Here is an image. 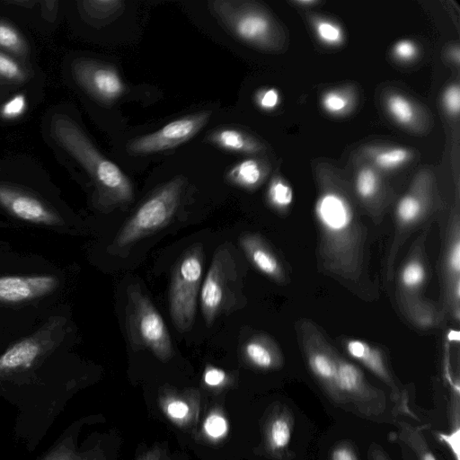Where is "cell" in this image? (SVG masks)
<instances>
[{
  "mask_svg": "<svg viewBox=\"0 0 460 460\" xmlns=\"http://www.w3.org/2000/svg\"><path fill=\"white\" fill-rule=\"evenodd\" d=\"M294 417L284 406H279L270 416L265 428V444L269 452L280 457L286 454L292 441Z\"/></svg>",
  "mask_w": 460,
  "mask_h": 460,
  "instance_id": "obj_19",
  "label": "cell"
},
{
  "mask_svg": "<svg viewBox=\"0 0 460 460\" xmlns=\"http://www.w3.org/2000/svg\"><path fill=\"white\" fill-rule=\"evenodd\" d=\"M166 412L173 420H183L188 416L190 407L184 401L172 400L166 405Z\"/></svg>",
  "mask_w": 460,
  "mask_h": 460,
  "instance_id": "obj_39",
  "label": "cell"
},
{
  "mask_svg": "<svg viewBox=\"0 0 460 460\" xmlns=\"http://www.w3.org/2000/svg\"><path fill=\"white\" fill-rule=\"evenodd\" d=\"M315 216L320 268L358 295L369 293L366 230L349 199L336 190L324 191L315 204Z\"/></svg>",
  "mask_w": 460,
  "mask_h": 460,
  "instance_id": "obj_1",
  "label": "cell"
},
{
  "mask_svg": "<svg viewBox=\"0 0 460 460\" xmlns=\"http://www.w3.org/2000/svg\"><path fill=\"white\" fill-rule=\"evenodd\" d=\"M137 460H169L159 449H152L142 455Z\"/></svg>",
  "mask_w": 460,
  "mask_h": 460,
  "instance_id": "obj_44",
  "label": "cell"
},
{
  "mask_svg": "<svg viewBox=\"0 0 460 460\" xmlns=\"http://www.w3.org/2000/svg\"><path fill=\"white\" fill-rule=\"evenodd\" d=\"M440 286L442 311L454 321L460 319V216L453 210L445 224L441 260Z\"/></svg>",
  "mask_w": 460,
  "mask_h": 460,
  "instance_id": "obj_8",
  "label": "cell"
},
{
  "mask_svg": "<svg viewBox=\"0 0 460 460\" xmlns=\"http://www.w3.org/2000/svg\"><path fill=\"white\" fill-rule=\"evenodd\" d=\"M408 157V153L402 148H394L379 153L376 156V164L385 169H391L399 166Z\"/></svg>",
  "mask_w": 460,
  "mask_h": 460,
  "instance_id": "obj_32",
  "label": "cell"
},
{
  "mask_svg": "<svg viewBox=\"0 0 460 460\" xmlns=\"http://www.w3.org/2000/svg\"><path fill=\"white\" fill-rule=\"evenodd\" d=\"M51 133L57 143L87 171L107 199L115 204L132 199L133 186L129 179L95 148L75 121L56 114L51 119Z\"/></svg>",
  "mask_w": 460,
  "mask_h": 460,
  "instance_id": "obj_2",
  "label": "cell"
},
{
  "mask_svg": "<svg viewBox=\"0 0 460 460\" xmlns=\"http://www.w3.org/2000/svg\"><path fill=\"white\" fill-rule=\"evenodd\" d=\"M42 460H101L95 451L79 453L73 443L63 440L55 447Z\"/></svg>",
  "mask_w": 460,
  "mask_h": 460,
  "instance_id": "obj_27",
  "label": "cell"
},
{
  "mask_svg": "<svg viewBox=\"0 0 460 460\" xmlns=\"http://www.w3.org/2000/svg\"><path fill=\"white\" fill-rule=\"evenodd\" d=\"M336 382L345 403L352 402L367 415H379L385 408L384 393L373 386L356 365L340 354L336 359Z\"/></svg>",
  "mask_w": 460,
  "mask_h": 460,
  "instance_id": "obj_10",
  "label": "cell"
},
{
  "mask_svg": "<svg viewBox=\"0 0 460 460\" xmlns=\"http://www.w3.org/2000/svg\"><path fill=\"white\" fill-rule=\"evenodd\" d=\"M262 174L261 164L257 160L245 159L233 166L228 171L226 178L234 185L253 189L261 182Z\"/></svg>",
  "mask_w": 460,
  "mask_h": 460,
  "instance_id": "obj_23",
  "label": "cell"
},
{
  "mask_svg": "<svg viewBox=\"0 0 460 460\" xmlns=\"http://www.w3.org/2000/svg\"><path fill=\"white\" fill-rule=\"evenodd\" d=\"M236 279L237 268L230 250L226 245L218 247L199 290L201 311L208 326L230 305Z\"/></svg>",
  "mask_w": 460,
  "mask_h": 460,
  "instance_id": "obj_7",
  "label": "cell"
},
{
  "mask_svg": "<svg viewBox=\"0 0 460 460\" xmlns=\"http://www.w3.org/2000/svg\"><path fill=\"white\" fill-rule=\"evenodd\" d=\"M226 375L225 371L214 367H208L204 373V382L210 386H217L225 382Z\"/></svg>",
  "mask_w": 460,
  "mask_h": 460,
  "instance_id": "obj_42",
  "label": "cell"
},
{
  "mask_svg": "<svg viewBox=\"0 0 460 460\" xmlns=\"http://www.w3.org/2000/svg\"><path fill=\"white\" fill-rule=\"evenodd\" d=\"M329 460H359L354 447L346 441L335 445L329 455Z\"/></svg>",
  "mask_w": 460,
  "mask_h": 460,
  "instance_id": "obj_37",
  "label": "cell"
},
{
  "mask_svg": "<svg viewBox=\"0 0 460 460\" xmlns=\"http://www.w3.org/2000/svg\"><path fill=\"white\" fill-rule=\"evenodd\" d=\"M210 116V111H201L175 119L154 133L132 140L128 149L132 154L145 155L174 147L199 132Z\"/></svg>",
  "mask_w": 460,
  "mask_h": 460,
  "instance_id": "obj_11",
  "label": "cell"
},
{
  "mask_svg": "<svg viewBox=\"0 0 460 460\" xmlns=\"http://www.w3.org/2000/svg\"><path fill=\"white\" fill-rule=\"evenodd\" d=\"M401 439L414 452L418 460H438L419 429L406 422H399Z\"/></svg>",
  "mask_w": 460,
  "mask_h": 460,
  "instance_id": "obj_24",
  "label": "cell"
},
{
  "mask_svg": "<svg viewBox=\"0 0 460 460\" xmlns=\"http://www.w3.org/2000/svg\"><path fill=\"white\" fill-rule=\"evenodd\" d=\"M323 104L329 112L339 113L347 107L348 102L337 93H329L323 97Z\"/></svg>",
  "mask_w": 460,
  "mask_h": 460,
  "instance_id": "obj_38",
  "label": "cell"
},
{
  "mask_svg": "<svg viewBox=\"0 0 460 460\" xmlns=\"http://www.w3.org/2000/svg\"><path fill=\"white\" fill-rule=\"evenodd\" d=\"M40 348L31 340H25L0 356V374L20 367H28L38 357Z\"/></svg>",
  "mask_w": 460,
  "mask_h": 460,
  "instance_id": "obj_20",
  "label": "cell"
},
{
  "mask_svg": "<svg viewBox=\"0 0 460 460\" xmlns=\"http://www.w3.org/2000/svg\"><path fill=\"white\" fill-rule=\"evenodd\" d=\"M388 109L400 123L408 124L412 120V107L405 98L400 95H393L388 99Z\"/></svg>",
  "mask_w": 460,
  "mask_h": 460,
  "instance_id": "obj_30",
  "label": "cell"
},
{
  "mask_svg": "<svg viewBox=\"0 0 460 460\" xmlns=\"http://www.w3.org/2000/svg\"><path fill=\"white\" fill-rule=\"evenodd\" d=\"M0 203L22 219L41 223L54 221L53 215L41 201L13 188L0 185Z\"/></svg>",
  "mask_w": 460,
  "mask_h": 460,
  "instance_id": "obj_17",
  "label": "cell"
},
{
  "mask_svg": "<svg viewBox=\"0 0 460 460\" xmlns=\"http://www.w3.org/2000/svg\"><path fill=\"white\" fill-rule=\"evenodd\" d=\"M85 10L94 15L103 16V14L112 13L118 10L120 1H87L83 3Z\"/></svg>",
  "mask_w": 460,
  "mask_h": 460,
  "instance_id": "obj_35",
  "label": "cell"
},
{
  "mask_svg": "<svg viewBox=\"0 0 460 460\" xmlns=\"http://www.w3.org/2000/svg\"><path fill=\"white\" fill-rule=\"evenodd\" d=\"M204 429L209 437L214 438H220L227 430V421L222 415L212 413L206 419Z\"/></svg>",
  "mask_w": 460,
  "mask_h": 460,
  "instance_id": "obj_34",
  "label": "cell"
},
{
  "mask_svg": "<svg viewBox=\"0 0 460 460\" xmlns=\"http://www.w3.org/2000/svg\"><path fill=\"white\" fill-rule=\"evenodd\" d=\"M77 83L93 98L111 102L122 95L125 84L117 70L93 60H77L73 66Z\"/></svg>",
  "mask_w": 460,
  "mask_h": 460,
  "instance_id": "obj_12",
  "label": "cell"
},
{
  "mask_svg": "<svg viewBox=\"0 0 460 460\" xmlns=\"http://www.w3.org/2000/svg\"><path fill=\"white\" fill-rule=\"evenodd\" d=\"M296 331L305 361L318 384L332 401L344 404L336 382V359L339 353L311 320H299Z\"/></svg>",
  "mask_w": 460,
  "mask_h": 460,
  "instance_id": "obj_6",
  "label": "cell"
},
{
  "mask_svg": "<svg viewBox=\"0 0 460 460\" xmlns=\"http://www.w3.org/2000/svg\"><path fill=\"white\" fill-rule=\"evenodd\" d=\"M239 242L247 259L260 272L279 284L288 281L282 261L264 238L258 234L247 233Z\"/></svg>",
  "mask_w": 460,
  "mask_h": 460,
  "instance_id": "obj_15",
  "label": "cell"
},
{
  "mask_svg": "<svg viewBox=\"0 0 460 460\" xmlns=\"http://www.w3.org/2000/svg\"><path fill=\"white\" fill-rule=\"evenodd\" d=\"M444 102L447 111L457 113L460 108V92L457 85H452L445 93Z\"/></svg>",
  "mask_w": 460,
  "mask_h": 460,
  "instance_id": "obj_40",
  "label": "cell"
},
{
  "mask_svg": "<svg viewBox=\"0 0 460 460\" xmlns=\"http://www.w3.org/2000/svg\"><path fill=\"white\" fill-rule=\"evenodd\" d=\"M128 298V332L132 345L149 349L161 360L169 359L172 355V341L159 312L136 288H129Z\"/></svg>",
  "mask_w": 460,
  "mask_h": 460,
  "instance_id": "obj_5",
  "label": "cell"
},
{
  "mask_svg": "<svg viewBox=\"0 0 460 460\" xmlns=\"http://www.w3.org/2000/svg\"><path fill=\"white\" fill-rule=\"evenodd\" d=\"M404 316L420 329H431L438 326L445 318L442 309L421 298L402 308Z\"/></svg>",
  "mask_w": 460,
  "mask_h": 460,
  "instance_id": "obj_21",
  "label": "cell"
},
{
  "mask_svg": "<svg viewBox=\"0 0 460 460\" xmlns=\"http://www.w3.org/2000/svg\"><path fill=\"white\" fill-rule=\"evenodd\" d=\"M346 352L387 385L396 399H407L400 390L381 349L358 339H345Z\"/></svg>",
  "mask_w": 460,
  "mask_h": 460,
  "instance_id": "obj_14",
  "label": "cell"
},
{
  "mask_svg": "<svg viewBox=\"0 0 460 460\" xmlns=\"http://www.w3.org/2000/svg\"><path fill=\"white\" fill-rule=\"evenodd\" d=\"M27 109V99L23 93H18L6 101L0 108V117L4 119H15Z\"/></svg>",
  "mask_w": 460,
  "mask_h": 460,
  "instance_id": "obj_31",
  "label": "cell"
},
{
  "mask_svg": "<svg viewBox=\"0 0 460 460\" xmlns=\"http://www.w3.org/2000/svg\"><path fill=\"white\" fill-rule=\"evenodd\" d=\"M427 234L428 230L420 234L399 270L397 300L401 309L421 298L429 277L425 250Z\"/></svg>",
  "mask_w": 460,
  "mask_h": 460,
  "instance_id": "obj_13",
  "label": "cell"
},
{
  "mask_svg": "<svg viewBox=\"0 0 460 460\" xmlns=\"http://www.w3.org/2000/svg\"><path fill=\"white\" fill-rule=\"evenodd\" d=\"M183 184L181 177L174 178L145 200L119 232L116 246H128L164 227L177 209Z\"/></svg>",
  "mask_w": 460,
  "mask_h": 460,
  "instance_id": "obj_4",
  "label": "cell"
},
{
  "mask_svg": "<svg viewBox=\"0 0 460 460\" xmlns=\"http://www.w3.org/2000/svg\"><path fill=\"white\" fill-rule=\"evenodd\" d=\"M259 105L265 110H270L279 102V93L275 89H268L261 92L257 96Z\"/></svg>",
  "mask_w": 460,
  "mask_h": 460,
  "instance_id": "obj_41",
  "label": "cell"
},
{
  "mask_svg": "<svg viewBox=\"0 0 460 460\" xmlns=\"http://www.w3.org/2000/svg\"><path fill=\"white\" fill-rule=\"evenodd\" d=\"M370 460H389L385 452L378 446H372L369 449Z\"/></svg>",
  "mask_w": 460,
  "mask_h": 460,
  "instance_id": "obj_45",
  "label": "cell"
},
{
  "mask_svg": "<svg viewBox=\"0 0 460 460\" xmlns=\"http://www.w3.org/2000/svg\"><path fill=\"white\" fill-rule=\"evenodd\" d=\"M0 49L17 56L27 53V44L22 34L10 23L0 21Z\"/></svg>",
  "mask_w": 460,
  "mask_h": 460,
  "instance_id": "obj_26",
  "label": "cell"
},
{
  "mask_svg": "<svg viewBox=\"0 0 460 460\" xmlns=\"http://www.w3.org/2000/svg\"><path fill=\"white\" fill-rule=\"evenodd\" d=\"M394 54L401 59L409 60L415 56L416 48L412 42L402 40L394 46Z\"/></svg>",
  "mask_w": 460,
  "mask_h": 460,
  "instance_id": "obj_43",
  "label": "cell"
},
{
  "mask_svg": "<svg viewBox=\"0 0 460 460\" xmlns=\"http://www.w3.org/2000/svg\"><path fill=\"white\" fill-rule=\"evenodd\" d=\"M216 146L231 152H252L256 146L243 131L236 128H221L209 136Z\"/></svg>",
  "mask_w": 460,
  "mask_h": 460,
  "instance_id": "obj_22",
  "label": "cell"
},
{
  "mask_svg": "<svg viewBox=\"0 0 460 460\" xmlns=\"http://www.w3.org/2000/svg\"><path fill=\"white\" fill-rule=\"evenodd\" d=\"M204 253L200 244L192 245L176 262L169 289V309L174 327L180 332L193 324L203 273Z\"/></svg>",
  "mask_w": 460,
  "mask_h": 460,
  "instance_id": "obj_3",
  "label": "cell"
},
{
  "mask_svg": "<svg viewBox=\"0 0 460 460\" xmlns=\"http://www.w3.org/2000/svg\"><path fill=\"white\" fill-rule=\"evenodd\" d=\"M214 15L236 37L250 44L267 40L271 23L265 13L247 2L223 0L209 3Z\"/></svg>",
  "mask_w": 460,
  "mask_h": 460,
  "instance_id": "obj_9",
  "label": "cell"
},
{
  "mask_svg": "<svg viewBox=\"0 0 460 460\" xmlns=\"http://www.w3.org/2000/svg\"><path fill=\"white\" fill-rule=\"evenodd\" d=\"M438 438L441 442L446 444L455 460H460V427L459 420H453V427L449 433H438Z\"/></svg>",
  "mask_w": 460,
  "mask_h": 460,
  "instance_id": "obj_33",
  "label": "cell"
},
{
  "mask_svg": "<svg viewBox=\"0 0 460 460\" xmlns=\"http://www.w3.org/2000/svg\"><path fill=\"white\" fill-rule=\"evenodd\" d=\"M57 279L50 276L0 278V300L19 302L37 297L52 290Z\"/></svg>",
  "mask_w": 460,
  "mask_h": 460,
  "instance_id": "obj_16",
  "label": "cell"
},
{
  "mask_svg": "<svg viewBox=\"0 0 460 460\" xmlns=\"http://www.w3.org/2000/svg\"><path fill=\"white\" fill-rule=\"evenodd\" d=\"M268 200L277 210L285 211L293 201L292 189L283 181L276 179L269 187Z\"/></svg>",
  "mask_w": 460,
  "mask_h": 460,
  "instance_id": "obj_28",
  "label": "cell"
},
{
  "mask_svg": "<svg viewBox=\"0 0 460 460\" xmlns=\"http://www.w3.org/2000/svg\"><path fill=\"white\" fill-rule=\"evenodd\" d=\"M356 191L360 199L367 205L372 206L378 195L379 183L376 173L371 169H362L356 180Z\"/></svg>",
  "mask_w": 460,
  "mask_h": 460,
  "instance_id": "obj_25",
  "label": "cell"
},
{
  "mask_svg": "<svg viewBox=\"0 0 460 460\" xmlns=\"http://www.w3.org/2000/svg\"><path fill=\"white\" fill-rule=\"evenodd\" d=\"M244 359L252 367L263 370H273L282 367V352L269 335L257 333L250 337L243 345Z\"/></svg>",
  "mask_w": 460,
  "mask_h": 460,
  "instance_id": "obj_18",
  "label": "cell"
},
{
  "mask_svg": "<svg viewBox=\"0 0 460 460\" xmlns=\"http://www.w3.org/2000/svg\"><path fill=\"white\" fill-rule=\"evenodd\" d=\"M27 77L26 70L14 58L0 51V79L22 83Z\"/></svg>",
  "mask_w": 460,
  "mask_h": 460,
  "instance_id": "obj_29",
  "label": "cell"
},
{
  "mask_svg": "<svg viewBox=\"0 0 460 460\" xmlns=\"http://www.w3.org/2000/svg\"><path fill=\"white\" fill-rule=\"evenodd\" d=\"M317 34L319 38L329 44H336L341 40V31L340 28L331 22H322L317 25Z\"/></svg>",
  "mask_w": 460,
  "mask_h": 460,
  "instance_id": "obj_36",
  "label": "cell"
}]
</instances>
